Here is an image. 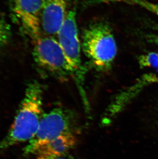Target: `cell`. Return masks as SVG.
<instances>
[{
	"label": "cell",
	"instance_id": "5bb4252c",
	"mask_svg": "<svg viewBox=\"0 0 158 159\" xmlns=\"http://www.w3.org/2000/svg\"><path fill=\"white\" fill-rule=\"evenodd\" d=\"M151 40L153 41V42L158 46V34H155L152 35L151 36Z\"/></svg>",
	"mask_w": 158,
	"mask_h": 159
},
{
	"label": "cell",
	"instance_id": "5b68a950",
	"mask_svg": "<svg viewBox=\"0 0 158 159\" xmlns=\"http://www.w3.org/2000/svg\"><path fill=\"white\" fill-rule=\"evenodd\" d=\"M77 125L76 116L72 111L54 108L42 116L36 135L24 148V154H34L39 146L60 135L75 134Z\"/></svg>",
	"mask_w": 158,
	"mask_h": 159
},
{
	"label": "cell",
	"instance_id": "7a4b0ae2",
	"mask_svg": "<svg viewBox=\"0 0 158 159\" xmlns=\"http://www.w3.org/2000/svg\"><path fill=\"white\" fill-rule=\"evenodd\" d=\"M82 50L90 66L95 71L108 73L117 54V45L108 22L95 21L87 26L82 34Z\"/></svg>",
	"mask_w": 158,
	"mask_h": 159
},
{
	"label": "cell",
	"instance_id": "9c48e42d",
	"mask_svg": "<svg viewBox=\"0 0 158 159\" xmlns=\"http://www.w3.org/2000/svg\"><path fill=\"white\" fill-rule=\"evenodd\" d=\"M76 143L75 134H63L41 144L34 153L38 156H62L68 155Z\"/></svg>",
	"mask_w": 158,
	"mask_h": 159
},
{
	"label": "cell",
	"instance_id": "ba28073f",
	"mask_svg": "<svg viewBox=\"0 0 158 159\" xmlns=\"http://www.w3.org/2000/svg\"><path fill=\"white\" fill-rule=\"evenodd\" d=\"M67 0H43L41 12L42 35H58L67 16Z\"/></svg>",
	"mask_w": 158,
	"mask_h": 159
},
{
	"label": "cell",
	"instance_id": "8fae6325",
	"mask_svg": "<svg viewBox=\"0 0 158 159\" xmlns=\"http://www.w3.org/2000/svg\"><path fill=\"white\" fill-rule=\"evenodd\" d=\"M137 1L139 0H85L83 5L85 7H88L98 4L115 2H125L129 4H134Z\"/></svg>",
	"mask_w": 158,
	"mask_h": 159
},
{
	"label": "cell",
	"instance_id": "30bf717a",
	"mask_svg": "<svg viewBox=\"0 0 158 159\" xmlns=\"http://www.w3.org/2000/svg\"><path fill=\"white\" fill-rule=\"evenodd\" d=\"M11 26L0 13V48L7 43L11 38Z\"/></svg>",
	"mask_w": 158,
	"mask_h": 159
},
{
	"label": "cell",
	"instance_id": "52a82bcc",
	"mask_svg": "<svg viewBox=\"0 0 158 159\" xmlns=\"http://www.w3.org/2000/svg\"><path fill=\"white\" fill-rule=\"evenodd\" d=\"M138 63L141 69L145 71L144 73L133 86L116 96L118 102L124 107L145 86L158 83V53L143 54L138 58Z\"/></svg>",
	"mask_w": 158,
	"mask_h": 159
},
{
	"label": "cell",
	"instance_id": "3957f363",
	"mask_svg": "<svg viewBox=\"0 0 158 159\" xmlns=\"http://www.w3.org/2000/svg\"><path fill=\"white\" fill-rule=\"evenodd\" d=\"M76 14V7L68 11L57 36L58 40L66 58L75 71L74 80L82 97L85 109L87 112H89L90 106L84 88L87 70L82 62L81 45L79 38Z\"/></svg>",
	"mask_w": 158,
	"mask_h": 159
},
{
	"label": "cell",
	"instance_id": "4fadbf2b",
	"mask_svg": "<svg viewBox=\"0 0 158 159\" xmlns=\"http://www.w3.org/2000/svg\"><path fill=\"white\" fill-rule=\"evenodd\" d=\"M37 159H75L70 155H68L62 156H38Z\"/></svg>",
	"mask_w": 158,
	"mask_h": 159
},
{
	"label": "cell",
	"instance_id": "277c9868",
	"mask_svg": "<svg viewBox=\"0 0 158 159\" xmlns=\"http://www.w3.org/2000/svg\"><path fill=\"white\" fill-rule=\"evenodd\" d=\"M34 41L33 57L38 66L60 81L75 78V71L66 58L58 40L41 35Z\"/></svg>",
	"mask_w": 158,
	"mask_h": 159
},
{
	"label": "cell",
	"instance_id": "8992f818",
	"mask_svg": "<svg viewBox=\"0 0 158 159\" xmlns=\"http://www.w3.org/2000/svg\"><path fill=\"white\" fill-rule=\"evenodd\" d=\"M12 13L23 30L33 40L42 35L40 17L43 0H11Z\"/></svg>",
	"mask_w": 158,
	"mask_h": 159
},
{
	"label": "cell",
	"instance_id": "6da1fadb",
	"mask_svg": "<svg viewBox=\"0 0 158 159\" xmlns=\"http://www.w3.org/2000/svg\"><path fill=\"white\" fill-rule=\"evenodd\" d=\"M43 89L37 81L29 84L15 119L6 137L0 143L5 149L30 141L36 135L42 116Z\"/></svg>",
	"mask_w": 158,
	"mask_h": 159
},
{
	"label": "cell",
	"instance_id": "7c38bea8",
	"mask_svg": "<svg viewBox=\"0 0 158 159\" xmlns=\"http://www.w3.org/2000/svg\"><path fill=\"white\" fill-rule=\"evenodd\" d=\"M134 4L144 8L158 17V4L151 3L146 0H139L136 1Z\"/></svg>",
	"mask_w": 158,
	"mask_h": 159
}]
</instances>
